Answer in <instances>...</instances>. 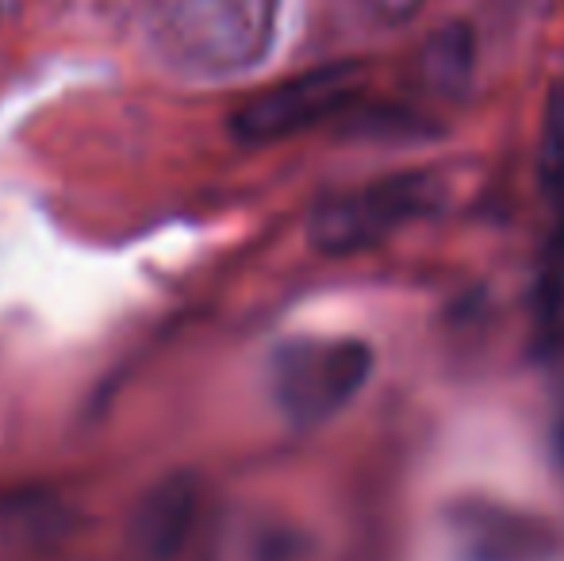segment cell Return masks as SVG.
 <instances>
[{
	"instance_id": "cell-1",
	"label": "cell",
	"mask_w": 564,
	"mask_h": 561,
	"mask_svg": "<svg viewBox=\"0 0 564 561\" xmlns=\"http://www.w3.org/2000/svg\"><path fill=\"white\" fill-rule=\"evenodd\" d=\"M142 31L150 54L173 74L219 82L269 54L276 0H142Z\"/></svg>"
},
{
	"instance_id": "cell-2",
	"label": "cell",
	"mask_w": 564,
	"mask_h": 561,
	"mask_svg": "<svg viewBox=\"0 0 564 561\" xmlns=\"http://www.w3.org/2000/svg\"><path fill=\"white\" fill-rule=\"evenodd\" d=\"M442 208V181L431 170H408L323 196L307 219V239L323 255L372 250L400 227L426 219Z\"/></svg>"
},
{
	"instance_id": "cell-3",
	"label": "cell",
	"mask_w": 564,
	"mask_h": 561,
	"mask_svg": "<svg viewBox=\"0 0 564 561\" xmlns=\"http://www.w3.org/2000/svg\"><path fill=\"white\" fill-rule=\"evenodd\" d=\"M372 374V350L357 338H296L269 362V389L281 416L315 427L338 416Z\"/></svg>"
},
{
	"instance_id": "cell-4",
	"label": "cell",
	"mask_w": 564,
	"mask_h": 561,
	"mask_svg": "<svg viewBox=\"0 0 564 561\" xmlns=\"http://www.w3.org/2000/svg\"><path fill=\"white\" fill-rule=\"evenodd\" d=\"M361 85H365L361 62H335V66L307 69V74H296L289 82L273 85L269 93H261V97L246 100L230 116V136L246 142V147L292 139L300 131L338 116L346 105H354Z\"/></svg>"
},
{
	"instance_id": "cell-5",
	"label": "cell",
	"mask_w": 564,
	"mask_h": 561,
	"mask_svg": "<svg viewBox=\"0 0 564 561\" xmlns=\"http://www.w3.org/2000/svg\"><path fill=\"white\" fill-rule=\"evenodd\" d=\"M446 539L453 561H553L557 527L545 516L488 496H465L446 508Z\"/></svg>"
},
{
	"instance_id": "cell-6",
	"label": "cell",
	"mask_w": 564,
	"mask_h": 561,
	"mask_svg": "<svg viewBox=\"0 0 564 561\" xmlns=\"http://www.w3.org/2000/svg\"><path fill=\"white\" fill-rule=\"evenodd\" d=\"M423 74L431 89L460 97L473 82V31L465 23H446L438 35L426 39L423 46Z\"/></svg>"
},
{
	"instance_id": "cell-7",
	"label": "cell",
	"mask_w": 564,
	"mask_h": 561,
	"mask_svg": "<svg viewBox=\"0 0 564 561\" xmlns=\"http://www.w3.org/2000/svg\"><path fill=\"white\" fill-rule=\"evenodd\" d=\"M193 519V488L185 481H170L162 485V493L150 496V504L142 508L139 539L150 554H173L181 547Z\"/></svg>"
},
{
	"instance_id": "cell-8",
	"label": "cell",
	"mask_w": 564,
	"mask_h": 561,
	"mask_svg": "<svg viewBox=\"0 0 564 561\" xmlns=\"http://www.w3.org/2000/svg\"><path fill=\"white\" fill-rule=\"evenodd\" d=\"M542 162L550 177L564 181V89L553 93L550 100V116H545V139H542Z\"/></svg>"
},
{
	"instance_id": "cell-9",
	"label": "cell",
	"mask_w": 564,
	"mask_h": 561,
	"mask_svg": "<svg viewBox=\"0 0 564 561\" xmlns=\"http://www.w3.org/2000/svg\"><path fill=\"white\" fill-rule=\"evenodd\" d=\"M388 15H411L419 8V0H377Z\"/></svg>"
},
{
	"instance_id": "cell-10",
	"label": "cell",
	"mask_w": 564,
	"mask_h": 561,
	"mask_svg": "<svg viewBox=\"0 0 564 561\" xmlns=\"http://www.w3.org/2000/svg\"><path fill=\"white\" fill-rule=\"evenodd\" d=\"M561 258H564V231H561Z\"/></svg>"
}]
</instances>
